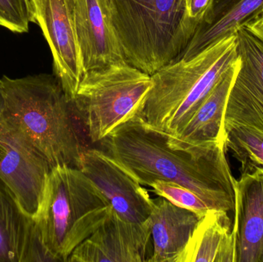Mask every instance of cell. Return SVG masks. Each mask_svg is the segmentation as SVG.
Segmentation results:
<instances>
[{"label": "cell", "instance_id": "6da1fadb", "mask_svg": "<svg viewBox=\"0 0 263 262\" xmlns=\"http://www.w3.org/2000/svg\"><path fill=\"white\" fill-rule=\"evenodd\" d=\"M97 145L142 186L157 180L176 183L215 210H234L236 178L224 143H182L136 115Z\"/></svg>", "mask_w": 263, "mask_h": 262}, {"label": "cell", "instance_id": "7a4b0ae2", "mask_svg": "<svg viewBox=\"0 0 263 262\" xmlns=\"http://www.w3.org/2000/svg\"><path fill=\"white\" fill-rule=\"evenodd\" d=\"M5 105L0 123L18 139L41 155L51 169L79 168L86 148L79 119L55 75L1 78Z\"/></svg>", "mask_w": 263, "mask_h": 262}, {"label": "cell", "instance_id": "3957f363", "mask_svg": "<svg viewBox=\"0 0 263 262\" xmlns=\"http://www.w3.org/2000/svg\"><path fill=\"white\" fill-rule=\"evenodd\" d=\"M238 58L237 35L233 33L189 59L165 65L151 75L153 87L138 115L156 129L179 136Z\"/></svg>", "mask_w": 263, "mask_h": 262}, {"label": "cell", "instance_id": "277c9868", "mask_svg": "<svg viewBox=\"0 0 263 262\" xmlns=\"http://www.w3.org/2000/svg\"><path fill=\"white\" fill-rule=\"evenodd\" d=\"M126 63L152 75L179 58L199 26L185 0H105Z\"/></svg>", "mask_w": 263, "mask_h": 262}, {"label": "cell", "instance_id": "5b68a950", "mask_svg": "<svg viewBox=\"0 0 263 262\" xmlns=\"http://www.w3.org/2000/svg\"><path fill=\"white\" fill-rule=\"evenodd\" d=\"M110 205L78 168H52L35 224L43 246L55 262L72 252L105 221Z\"/></svg>", "mask_w": 263, "mask_h": 262}, {"label": "cell", "instance_id": "8992f818", "mask_svg": "<svg viewBox=\"0 0 263 262\" xmlns=\"http://www.w3.org/2000/svg\"><path fill=\"white\" fill-rule=\"evenodd\" d=\"M152 76L129 63L85 73L71 99L91 143L97 144L140 112Z\"/></svg>", "mask_w": 263, "mask_h": 262}, {"label": "cell", "instance_id": "52a82bcc", "mask_svg": "<svg viewBox=\"0 0 263 262\" xmlns=\"http://www.w3.org/2000/svg\"><path fill=\"white\" fill-rule=\"evenodd\" d=\"M32 23L39 25L53 58L55 76L69 100L86 73L76 28L77 0H29Z\"/></svg>", "mask_w": 263, "mask_h": 262}, {"label": "cell", "instance_id": "ba28073f", "mask_svg": "<svg viewBox=\"0 0 263 262\" xmlns=\"http://www.w3.org/2000/svg\"><path fill=\"white\" fill-rule=\"evenodd\" d=\"M236 33L239 66L227 98L223 123L263 131V43L244 26Z\"/></svg>", "mask_w": 263, "mask_h": 262}, {"label": "cell", "instance_id": "9c48e42d", "mask_svg": "<svg viewBox=\"0 0 263 262\" xmlns=\"http://www.w3.org/2000/svg\"><path fill=\"white\" fill-rule=\"evenodd\" d=\"M78 169L104 195L112 210L125 221L143 224L154 209L148 192L115 161L97 148L86 149Z\"/></svg>", "mask_w": 263, "mask_h": 262}, {"label": "cell", "instance_id": "30bf717a", "mask_svg": "<svg viewBox=\"0 0 263 262\" xmlns=\"http://www.w3.org/2000/svg\"><path fill=\"white\" fill-rule=\"evenodd\" d=\"M49 163L0 123V178L35 219L44 197Z\"/></svg>", "mask_w": 263, "mask_h": 262}, {"label": "cell", "instance_id": "8fae6325", "mask_svg": "<svg viewBox=\"0 0 263 262\" xmlns=\"http://www.w3.org/2000/svg\"><path fill=\"white\" fill-rule=\"evenodd\" d=\"M151 237L149 218L143 224L129 223L112 209L67 262H148Z\"/></svg>", "mask_w": 263, "mask_h": 262}, {"label": "cell", "instance_id": "7c38bea8", "mask_svg": "<svg viewBox=\"0 0 263 262\" xmlns=\"http://www.w3.org/2000/svg\"><path fill=\"white\" fill-rule=\"evenodd\" d=\"M75 18L86 72L127 63L105 0H77Z\"/></svg>", "mask_w": 263, "mask_h": 262}, {"label": "cell", "instance_id": "4fadbf2b", "mask_svg": "<svg viewBox=\"0 0 263 262\" xmlns=\"http://www.w3.org/2000/svg\"><path fill=\"white\" fill-rule=\"evenodd\" d=\"M234 262H263V169L235 182Z\"/></svg>", "mask_w": 263, "mask_h": 262}, {"label": "cell", "instance_id": "5bb4252c", "mask_svg": "<svg viewBox=\"0 0 263 262\" xmlns=\"http://www.w3.org/2000/svg\"><path fill=\"white\" fill-rule=\"evenodd\" d=\"M55 261L43 246L35 220L0 178V262Z\"/></svg>", "mask_w": 263, "mask_h": 262}, {"label": "cell", "instance_id": "9a60e30c", "mask_svg": "<svg viewBox=\"0 0 263 262\" xmlns=\"http://www.w3.org/2000/svg\"><path fill=\"white\" fill-rule=\"evenodd\" d=\"M154 203L149 217L153 251L148 262H176L202 217L162 197Z\"/></svg>", "mask_w": 263, "mask_h": 262}, {"label": "cell", "instance_id": "2e32d148", "mask_svg": "<svg viewBox=\"0 0 263 262\" xmlns=\"http://www.w3.org/2000/svg\"><path fill=\"white\" fill-rule=\"evenodd\" d=\"M227 212L209 210L176 262H234V234Z\"/></svg>", "mask_w": 263, "mask_h": 262}, {"label": "cell", "instance_id": "e0dca14e", "mask_svg": "<svg viewBox=\"0 0 263 262\" xmlns=\"http://www.w3.org/2000/svg\"><path fill=\"white\" fill-rule=\"evenodd\" d=\"M239 66L238 58L193 114L180 135L176 137L178 139L187 143H225L224 114L230 88Z\"/></svg>", "mask_w": 263, "mask_h": 262}, {"label": "cell", "instance_id": "ac0fdd59", "mask_svg": "<svg viewBox=\"0 0 263 262\" xmlns=\"http://www.w3.org/2000/svg\"><path fill=\"white\" fill-rule=\"evenodd\" d=\"M262 9L263 0H229L222 7L215 6L211 16L199 26L176 60L189 59L218 40L236 33L238 28Z\"/></svg>", "mask_w": 263, "mask_h": 262}, {"label": "cell", "instance_id": "d6986e66", "mask_svg": "<svg viewBox=\"0 0 263 262\" xmlns=\"http://www.w3.org/2000/svg\"><path fill=\"white\" fill-rule=\"evenodd\" d=\"M223 127L226 149L240 162L241 172L263 169V131L233 123H224Z\"/></svg>", "mask_w": 263, "mask_h": 262}, {"label": "cell", "instance_id": "ffe728a7", "mask_svg": "<svg viewBox=\"0 0 263 262\" xmlns=\"http://www.w3.org/2000/svg\"><path fill=\"white\" fill-rule=\"evenodd\" d=\"M149 187L159 196L165 198L179 207L192 211L200 217L213 209L199 195L176 183L157 180L151 183Z\"/></svg>", "mask_w": 263, "mask_h": 262}, {"label": "cell", "instance_id": "44dd1931", "mask_svg": "<svg viewBox=\"0 0 263 262\" xmlns=\"http://www.w3.org/2000/svg\"><path fill=\"white\" fill-rule=\"evenodd\" d=\"M32 23L29 0H0V26L15 33L28 32Z\"/></svg>", "mask_w": 263, "mask_h": 262}, {"label": "cell", "instance_id": "7402d4cb", "mask_svg": "<svg viewBox=\"0 0 263 262\" xmlns=\"http://www.w3.org/2000/svg\"><path fill=\"white\" fill-rule=\"evenodd\" d=\"M185 1L189 18L199 26L211 16L214 11L216 0H185Z\"/></svg>", "mask_w": 263, "mask_h": 262}, {"label": "cell", "instance_id": "603a6c76", "mask_svg": "<svg viewBox=\"0 0 263 262\" xmlns=\"http://www.w3.org/2000/svg\"><path fill=\"white\" fill-rule=\"evenodd\" d=\"M242 26L263 43V9L247 20Z\"/></svg>", "mask_w": 263, "mask_h": 262}, {"label": "cell", "instance_id": "cb8c5ba5", "mask_svg": "<svg viewBox=\"0 0 263 262\" xmlns=\"http://www.w3.org/2000/svg\"><path fill=\"white\" fill-rule=\"evenodd\" d=\"M5 105L4 92H3V85L2 79H0V115L3 112Z\"/></svg>", "mask_w": 263, "mask_h": 262}]
</instances>
